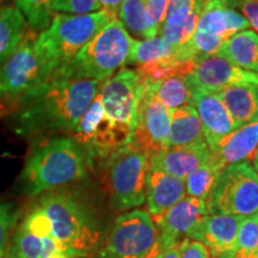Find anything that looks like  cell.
Listing matches in <instances>:
<instances>
[{
	"mask_svg": "<svg viewBox=\"0 0 258 258\" xmlns=\"http://www.w3.org/2000/svg\"><path fill=\"white\" fill-rule=\"evenodd\" d=\"M30 30L21 11L12 5H0V66L19 47Z\"/></svg>",
	"mask_w": 258,
	"mask_h": 258,
	"instance_id": "obj_26",
	"label": "cell"
},
{
	"mask_svg": "<svg viewBox=\"0 0 258 258\" xmlns=\"http://www.w3.org/2000/svg\"><path fill=\"white\" fill-rule=\"evenodd\" d=\"M188 82L192 91L215 93L227 86L244 82H257L258 76L234 66L224 57L208 55L199 57L195 67L189 74Z\"/></svg>",
	"mask_w": 258,
	"mask_h": 258,
	"instance_id": "obj_15",
	"label": "cell"
},
{
	"mask_svg": "<svg viewBox=\"0 0 258 258\" xmlns=\"http://www.w3.org/2000/svg\"><path fill=\"white\" fill-rule=\"evenodd\" d=\"M170 0H146L147 18L154 32L158 35L160 32L164 18H165L167 5Z\"/></svg>",
	"mask_w": 258,
	"mask_h": 258,
	"instance_id": "obj_35",
	"label": "cell"
},
{
	"mask_svg": "<svg viewBox=\"0 0 258 258\" xmlns=\"http://www.w3.org/2000/svg\"><path fill=\"white\" fill-rule=\"evenodd\" d=\"M237 128L258 118V80L227 86L218 93Z\"/></svg>",
	"mask_w": 258,
	"mask_h": 258,
	"instance_id": "obj_22",
	"label": "cell"
},
{
	"mask_svg": "<svg viewBox=\"0 0 258 258\" xmlns=\"http://www.w3.org/2000/svg\"><path fill=\"white\" fill-rule=\"evenodd\" d=\"M114 19L101 10L88 15L55 14L46 30L37 35L36 46L51 72L62 69L80 49Z\"/></svg>",
	"mask_w": 258,
	"mask_h": 258,
	"instance_id": "obj_5",
	"label": "cell"
},
{
	"mask_svg": "<svg viewBox=\"0 0 258 258\" xmlns=\"http://www.w3.org/2000/svg\"><path fill=\"white\" fill-rule=\"evenodd\" d=\"M71 137L84 148L90 160L93 161L105 160L127 145L132 140L133 132L109 120L98 92Z\"/></svg>",
	"mask_w": 258,
	"mask_h": 258,
	"instance_id": "obj_9",
	"label": "cell"
},
{
	"mask_svg": "<svg viewBox=\"0 0 258 258\" xmlns=\"http://www.w3.org/2000/svg\"><path fill=\"white\" fill-rule=\"evenodd\" d=\"M206 0H170L161 25V37L173 47H183L192 37Z\"/></svg>",
	"mask_w": 258,
	"mask_h": 258,
	"instance_id": "obj_18",
	"label": "cell"
},
{
	"mask_svg": "<svg viewBox=\"0 0 258 258\" xmlns=\"http://www.w3.org/2000/svg\"><path fill=\"white\" fill-rule=\"evenodd\" d=\"M53 0H15V6L24 16L28 25L35 32L49 27L53 18Z\"/></svg>",
	"mask_w": 258,
	"mask_h": 258,
	"instance_id": "obj_30",
	"label": "cell"
},
{
	"mask_svg": "<svg viewBox=\"0 0 258 258\" xmlns=\"http://www.w3.org/2000/svg\"><path fill=\"white\" fill-rule=\"evenodd\" d=\"M208 214L205 202L186 196L159 218L154 219L161 250L189 238Z\"/></svg>",
	"mask_w": 258,
	"mask_h": 258,
	"instance_id": "obj_14",
	"label": "cell"
},
{
	"mask_svg": "<svg viewBox=\"0 0 258 258\" xmlns=\"http://www.w3.org/2000/svg\"><path fill=\"white\" fill-rule=\"evenodd\" d=\"M243 217L208 214L188 239L201 241L208 247L211 258H234L237 234Z\"/></svg>",
	"mask_w": 258,
	"mask_h": 258,
	"instance_id": "obj_16",
	"label": "cell"
},
{
	"mask_svg": "<svg viewBox=\"0 0 258 258\" xmlns=\"http://www.w3.org/2000/svg\"><path fill=\"white\" fill-rule=\"evenodd\" d=\"M36 38L37 32L30 29L15 53L0 66V117L53 74L38 50Z\"/></svg>",
	"mask_w": 258,
	"mask_h": 258,
	"instance_id": "obj_6",
	"label": "cell"
},
{
	"mask_svg": "<svg viewBox=\"0 0 258 258\" xmlns=\"http://www.w3.org/2000/svg\"><path fill=\"white\" fill-rule=\"evenodd\" d=\"M207 145L203 125L192 105L170 110V132L167 147Z\"/></svg>",
	"mask_w": 258,
	"mask_h": 258,
	"instance_id": "obj_23",
	"label": "cell"
},
{
	"mask_svg": "<svg viewBox=\"0 0 258 258\" xmlns=\"http://www.w3.org/2000/svg\"><path fill=\"white\" fill-rule=\"evenodd\" d=\"M258 147V118L241 125L209 148L208 163L219 171L252 159Z\"/></svg>",
	"mask_w": 258,
	"mask_h": 258,
	"instance_id": "obj_17",
	"label": "cell"
},
{
	"mask_svg": "<svg viewBox=\"0 0 258 258\" xmlns=\"http://www.w3.org/2000/svg\"><path fill=\"white\" fill-rule=\"evenodd\" d=\"M179 258H211V253L201 241L185 238L179 243Z\"/></svg>",
	"mask_w": 258,
	"mask_h": 258,
	"instance_id": "obj_36",
	"label": "cell"
},
{
	"mask_svg": "<svg viewBox=\"0 0 258 258\" xmlns=\"http://www.w3.org/2000/svg\"><path fill=\"white\" fill-rule=\"evenodd\" d=\"M160 256H161V247L157 240V243L153 246V249L151 250L150 253H148L147 256H145L144 258H160Z\"/></svg>",
	"mask_w": 258,
	"mask_h": 258,
	"instance_id": "obj_40",
	"label": "cell"
},
{
	"mask_svg": "<svg viewBox=\"0 0 258 258\" xmlns=\"http://www.w3.org/2000/svg\"><path fill=\"white\" fill-rule=\"evenodd\" d=\"M103 161L105 188L112 207L127 211L144 205L150 154L131 140Z\"/></svg>",
	"mask_w": 258,
	"mask_h": 258,
	"instance_id": "obj_7",
	"label": "cell"
},
{
	"mask_svg": "<svg viewBox=\"0 0 258 258\" xmlns=\"http://www.w3.org/2000/svg\"><path fill=\"white\" fill-rule=\"evenodd\" d=\"M252 160H253V161H258V147H257L256 152H254V156H253V158H252Z\"/></svg>",
	"mask_w": 258,
	"mask_h": 258,
	"instance_id": "obj_45",
	"label": "cell"
},
{
	"mask_svg": "<svg viewBox=\"0 0 258 258\" xmlns=\"http://www.w3.org/2000/svg\"><path fill=\"white\" fill-rule=\"evenodd\" d=\"M158 240V230L146 211L134 209L116 219L98 258H144Z\"/></svg>",
	"mask_w": 258,
	"mask_h": 258,
	"instance_id": "obj_10",
	"label": "cell"
},
{
	"mask_svg": "<svg viewBox=\"0 0 258 258\" xmlns=\"http://www.w3.org/2000/svg\"><path fill=\"white\" fill-rule=\"evenodd\" d=\"M144 90L145 83L137 70L124 67L103 82L99 96L109 120L124 125L134 133Z\"/></svg>",
	"mask_w": 258,
	"mask_h": 258,
	"instance_id": "obj_12",
	"label": "cell"
},
{
	"mask_svg": "<svg viewBox=\"0 0 258 258\" xmlns=\"http://www.w3.org/2000/svg\"><path fill=\"white\" fill-rule=\"evenodd\" d=\"M186 77H170L156 83H145V86L150 90L158 102L169 110H173L188 105L192 101L194 92Z\"/></svg>",
	"mask_w": 258,
	"mask_h": 258,
	"instance_id": "obj_27",
	"label": "cell"
},
{
	"mask_svg": "<svg viewBox=\"0 0 258 258\" xmlns=\"http://www.w3.org/2000/svg\"><path fill=\"white\" fill-rule=\"evenodd\" d=\"M237 256L239 258H258V254H251V256H244V254L237 253Z\"/></svg>",
	"mask_w": 258,
	"mask_h": 258,
	"instance_id": "obj_43",
	"label": "cell"
},
{
	"mask_svg": "<svg viewBox=\"0 0 258 258\" xmlns=\"http://www.w3.org/2000/svg\"><path fill=\"white\" fill-rule=\"evenodd\" d=\"M179 243L172 244L166 249L161 250L160 258H179Z\"/></svg>",
	"mask_w": 258,
	"mask_h": 258,
	"instance_id": "obj_39",
	"label": "cell"
},
{
	"mask_svg": "<svg viewBox=\"0 0 258 258\" xmlns=\"http://www.w3.org/2000/svg\"><path fill=\"white\" fill-rule=\"evenodd\" d=\"M209 159L208 145L202 146H171L150 157V170L185 179L190 173L205 165Z\"/></svg>",
	"mask_w": 258,
	"mask_h": 258,
	"instance_id": "obj_20",
	"label": "cell"
},
{
	"mask_svg": "<svg viewBox=\"0 0 258 258\" xmlns=\"http://www.w3.org/2000/svg\"><path fill=\"white\" fill-rule=\"evenodd\" d=\"M123 2L124 0H97L98 5L101 6V10H104L115 18L118 17V12H120Z\"/></svg>",
	"mask_w": 258,
	"mask_h": 258,
	"instance_id": "obj_38",
	"label": "cell"
},
{
	"mask_svg": "<svg viewBox=\"0 0 258 258\" xmlns=\"http://www.w3.org/2000/svg\"><path fill=\"white\" fill-rule=\"evenodd\" d=\"M36 203L49 218L51 237L62 244L73 258L88 256L99 246L101 231L76 195L53 190L40 195Z\"/></svg>",
	"mask_w": 258,
	"mask_h": 258,
	"instance_id": "obj_3",
	"label": "cell"
},
{
	"mask_svg": "<svg viewBox=\"0 0 258 258\" xmlns=\"http://www.w3.org/2000/svg\"><path fill=\"white\" fill-rule=\"evenodd\" d=\"M101 85L91 79L50 77L23 97L5 117L10 128L23 138L72 134Z\"/></svg>",
	"mask_w": 258,
	"mask_h": 258,
	"instance_id": "obj_1",
	"label": "cell"
},
{
	"mask_svg": "<svg viewBox=\"0 0 258 258\" xmlns=\"http://www.w3.org/2000/svg\"><path fill=\"white\" fill-rule=\"evenodd\" d=\"M234 258H239V257H238V256H237V254H235V257H234Z\"/></svg>",
	"mask_w": 258,
	"mask_h": 258,
	"instance_id": "obj_47",
	"label": "cell"
},
{
	"mask_svg": "<svg viewBox=\"0 0 258 258\" xmlns=\"http://www.w3.org/2000/svg\"><path fill=\"white\" fill-rule=\"evenodd\" d=\"M220 173L221 171L213 167L207 161L205 165L200 166L184 179L186 194L190 198L199 199L208 205Z\"/></svg>",
	"mask_w": 258,
	"mask_h": 258,
	"instance_id": "obj_29",
	"label": "cell"
},
{
	"mask_svg": "<svg viewBox=\"0 0 258 258\" xmlns=\"http://www.w3.org/2000/svg\"><path fill=\"white\" fill-rule=\"evenodd\" d=\"M217 55L258 76V35L249 29L237 32L221 44Z\"/></svg>",
	"mask_w": 258,
	"mask_h": 258,
	"instance_id": "obj_24",
	"label": "cell"
},
{
	"mask_svg": "<svg viewBox=\"0 0 258 258\" xmlns=\"http://www.w3.org/2000/svg\"><path fill=\"white\" fill-rule=\"evenodd\" d=\"M237 253L258 254V213L241 220L237 234Z\"/></svg>",
	"mask_w": 258,
	"mask_h": 258,
	"instance_id": "obj_31",
	"label": "cell"
},
{
	"mask_svg": "<svg viewBox=\"0 0 258 258\" xmlns=\"http://www.w3.org/2000/svg\"><path fill=\"white\" fill-rule=\"evenodd\" d=\"M92 161L72 137L44 139L31 148L19 176L21 190L28 198L79 182Z\"/></svg>",
	"mask_w": 258,
	"mask_h": 258,
	"instance_id": "obj_2",
	"label": "cell"
},
{
	"mask_svg": "<svg viewBox=\"0 0 258 258\" xmlns=\"http://www.w3.org/2000/svg\"><path fill=\"white\" fill-rule=\"evenodd\" d=\"M170 132V110L154 98L145 86L138 112V123L132 141L150 154L167 147Z\"/></svg>",
	"mask_w": 258,
	"mask_h": 258,
	"instance_id": "obj_13",
	"label": "cell"
},
{
	"mask_svg": "<svg viewBox=\"0 0 258 258\" xmlns=\"http://www.w3.org/2000/svg\"><path fill=\"white\" fill-rule=\"evenodd\" d=\"M17 218L18 212L12 203H0V258L8 251Z\"/></svg>",
	"mask_w": 258,
	"mask_h": 258,
	"instance_id": "obj_33",
	"label": "cell"
},
{
	"mask_svg": "<svg viewBox=\"0 0 258 258\" xmlns=\"http://www.w3.org/2000/svg\"><path fill=\"white\" fill-rule=\"evenodd\" d=\"M118 21L131 34L144 40L157 36L148 22L146 0H124L118 12Z\"/></svg>",
	"mask_w": 258,
	"mask_h": 258,
	"instance_id": "obj_28",
	"label": "cell"
},
{
	"mask_svg": "<svg viewBox=\"0 0 258 258\" xmlns=\"http://www.w3.org/2000/svg\"><path fill=\"white\" fill-rule=\"evenodd\" d=\"M235 10H240L243 12L249 25L258 35V0H241Z\"/></svg>",
	"mask_w": 258,
	"mask_h": 258,
	"instance_id": "obj_37",
	"label": "cell"
},
{
	"mask_svg": "<svg viewBox=\"0 0 258 258\" xmlns=\"http://www.w3.org/2000/svg\"><path fill=\"white\" fill-rule=\"evenodd\" d=\"M249 27V22L237 10L228 8L219 0H209L206 2L188 44L199 57L214 55L228 37Z\"/></svg>",
	"mask_w": 258,
	"mask_h": 258,
	"instance_id": "obj_11",
	"label": "cell"
},
{
	"mask_svg": "<svg viewBox=\"0 0 258 258\" xmlns=\"http://www.w3.org/2000/svg\"><path fill=\"white\" fill-rule=\"evenodd\" d=\"M206 2H209V0H206Z\"/></svg>",
	"mask_w": 258,
	"mask_h": 258,
	"instance_id": "obj_48",
	"label": "cell"
},
{
	"mask_svg": "<svg viewBox=\"0 0 258 258\" xmlns=\"http://www.w3.org/2000/svg\"><path fill=\"white\" fill-rule=\"evenodd\" d=\"M192 92L191 104L201 120L206 143L211 148L235 131L237 125L218 95L203 91Z\"/></svg>",
	"mask_w": 258,
	"mask_h": 258,
	"instance_id": "obj_19",
	"label": "cell"
},
{
	"mask_svg": "<svg viewBox=\"0 0 258 258\" xmlns=\"http://www.w3.org/2000/svg\"><path fill=\"white\" fill-rule=\"evenodd\" d=\"M54 14L88 15L101 11L97 0H53Z\"/></svg>",
	"mask_w": 258,
	"mask_h": 258,
	"instance_id": "obj_34",
	"label": "cell"
},
{
	"mask_svg": "<svg viewBox=\"0 0 258 258\" xmlns=\"http://www.w3.org/2000/svg\"><path fill=\"white\" fill-rule=\"evenodd\" d=\"M5 2H9V0H0V4H2V3H5Z\"/></svg>",
	"mask_w": 258,
	"mask_h": 258,
	"instance_id": "obj_46",
	"label": "cell"
},
{
	"mask_svg": "<svg viewBox=\"0 0 258 258\" xmlns=\"http://www.w3.org/2000/svg\"><path fill=\"white\" fill-rule=\"evenodd\" d=\"M185 180L157 170L148 171L146 200L148 214L157 219L185 198Z\"/></svg>",
	"mask_w": 258,
	"mask_h": 258,
	"instance_id": "obj_21",
	"label": "cell"
},
{
	"mask_svg": "<svg viewBox=\"0 0 258 258\" xmlns=\"http://www.w3.org/2000/svg\"><path fill=\"white\" fill-rule=\"evenodd\" d=\"M48 258H72L70 256L69 253H64V252H57V253H54L49 256Z\"/></svg>",
	"mask_w": 258,
	"mask_h": 258,
	"instance_id": "obj_42",
	"label": "cell"
},
{
	"mask_svg": "<svg viewBox=\"0 0 258 258\" xmlns=\"http://www.w3.org/2000/svg\"><path fill=\"white\" fill-rule=\"evenodd\" d=\"M57 252L69 253L73 258L69 250L53 237L37 238L18 225L16 226L8 251L3 258H48Z\"/></svg>",
	"mask_w": 258,
	"mask_h": 258,
	"instance_id": "obj_25",
	"label": "cell"
},
{
	"mask_svg": "<svg viewBox=\"0 0 258 258\" xmlns=\"http://www.w3.org/2000/svg\"><path fill=\"white\" fill-rule=\"evenodd\" d=\"M134 40L118 19L106 24L82 48L74 59L51 74L71 79H91L103 83L127 63Z\"/></svg>",
	"mask_w": 258,
	"mask_h": 258,
	"instance_id": "obj_4",
	"label": "cell"
},
{
	"mask_svg": "<svg viewBox=\"0 0 258 258\" xmlns=\"http://www.w3.org/2000/svg\"><path fill=\"white\" fill-rule=\"evenodd\" d=\"M219 2L222 3V4H225L226 6H228V8L235 10L241 0H219Z\"/></svg>",
	"mask_w": 258,
	"mask_h": 258,
	"instance_id": "obj_41",
	"label": "cell"
},
{
	"mask_svg": "<svg viewBox=\"0 0 258 258\" xmlns=\"http://www.w3.org/2000/svg\"><path fill=\"white\" fill-rule=\"evenodd\" d=\"M22 227L29 233L37 238L51 237V224L49 218L36 202L28 209L23 220L21 221Z\"/></svg>",
	"mask_w": 258,
	"mask_h": 258,
	"instance_id": "obj_32",
	"label": "cell"
},
{
	"mask_svg": "<svg viewBox=\"0 0 258 258\" xmlns=\"http://www.w3.org/2000/svg\"><path fill=\"white\" fill-rule=\"evenodd\" d=\"M209 214L250 217L258 213V175L249 161L221 171L208 205Z\"/></svg>",
	"mask_w": 258,
	"mask_h": 258,
	"instance_id": "obj_8",
	"label": "cell"
},
{
	"mask_svg": "<svg viewBox=\"0 0 258 258\" xmlns=\"http://www.w3.org/2000/svg\"><path fill=\"white\" fill-rule=\"evenodd\" d=\"M252 163H253V169H254V171H256L257 175H258V161H253L252 160Z\"/></svg>",
	"mask_w": 258,
	"mask_h": 258,
	"instance_id": "obj_44",
	"label": "cell"
}]
</instances>
